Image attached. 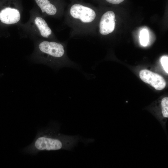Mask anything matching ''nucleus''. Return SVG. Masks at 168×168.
Instances as JSON below:
<instances>
[{
	"label": "nucleus",
	"instance_id": "nucleus-1",
	"mask_svg": "<svg viewBox=\"0 0 168 168\" xmlns=\"http://www.w3.org/2000/svg\"><path fill=\"white\" fill-rule=\"evenodd\" d=\"M59 124L51 123L47 127L38 130L33 142L22 150L25 154L35 155L43 151L70 150L81 140L78 136L63 134L59 131Z\"/></svg>",
	"mask_w": 168,
	"mask_h": 168
},
{
	"label": "nucleus",
	"instance_id": "nucleus-2",
	"mask_svg": "<svg viewBox=\"0 0 168 168\" xmlns=\"http://www.w3.org/2000/svg\"><path fill=\"white\" fill-rule=\"evenodd\" d=\"M64 24L70 29V38L92 36L95 34L98 13L94 8L74 3L64 12Z\"/></svg>",
	"mask_w": 168,
	"mask_h": 168
},
{
	"label": "nucleus",
	"instance_id": "nucleus-3",
	"mask_svg": "<svg viewBox=\"0 0 168 168\" xmlns=\"http://www.w3.org/2000/svg\"><path fill=\"white\" fill-rule=\"evenodd\" d=\"M66 42L42 39L35 44L31 59L58 70L63 67L77 68L78 65L68 57Z\"/></svg>",
	"mask_w": 168,
	"mask_h": 168
},
{
	"label": "nucleus",
	"instance_id": "nucleus-4",
	"mask_svg": "<svg viewBox=\"0 0 168 168\" xmlns=\"http://www.w3.org/2000/svg\"><path fill=\"white\" fill-rule=\"evenodd\" d=\"M31 21L30 26L33 32L44 39L58 40L51 28L42 16H34Z\"/></svg>",
	"mask_w": 168,
	"mask_h": 168
},
{
	"label": "nucleus",
	"instance_id": "nucleus-5",
	"mask_svg": "<svg viewBox=\"0 0 168 168\" xmlns=\"http://www.w3.org/2000/svg\"><path fill=\"white\" fill-rule=\"evenodd\" d=\"M115 16L112 11H107L101 16L99 23V32L102 36H107L114 31L115 25Z\"/></svg>",
	"mask_w": 168,
	"mask_h": 168
},
{
	"label": "nucleus",
	"instance_id": "nucleus-6",
	"mask_svg": "<svg viewBox=\"0 0 168 168\" xmlns=\"http://www.w3.org/2000/svg\"><path fill=\"white\" fill-rule=\"evenodd\" d=\"M139 76L142 81L150 84L157 90H162L166 85V82L162 76L150 70H142L139 73Z\"/></svg>",
	"mask_w": 168,
	"mask_h": 168
},
{
	"label": "nucleus",
	"instance_id": "nucleus-7",
	"mask_svg": "<svg viewBox=\"0 0 168 168\" xmlns=\"http://www.w3.org/2000/svg\"><path fill=\"white\" fill-rule=\"evenodd\" d=\"M44 16L59 19L63 16L64 11L58 8L49 0H35Z\"/></svg>",
	"mask_w": 168,
	"mask_h": 168
},
{
	"label": "nucleus",
	"instance_id": "nucleus-8",
	"mask_svg": "<svg viewBox=\"0 0 168 168\" xmlns=\"http://www.w3.org/2000/svg\"><path fill=\"white\" fill-rule=\"evenodd\" d=\"M21 18L20 11L16 8L7 7L0 12V20L6 24H16L20 21Z\"/></svg>",
	"mask_w": 168,
	"mask_h": 168
},
{
	"label": "nucleus",
	"instance_id": "nucleus-9",
	"mask_svg": "<svg viewBox=\"0 0 168 168\" xmlns=\"http://www.w3.org/2000/svg\"><path fill=\"white\" fill-rule=\"evenodd\" d=\"M139 40L141 44L144 46H146L149 42V34L146 29L142 30L140 34Z\"/></svg>",
	"mask_w": 168,
	"mask_h": 168
},
{
	"label": "nucleus",
	"instance_id": "nucleus-10",
	"mask_svg": "<svg viewBox=\"0 0 168 168\" xmlns=\"http://www.w3.org/2000/svg\"><path fill=\"white\" fill-rule=\"evenodd\" d=\"M161 65L166 72L168 73V57L167 56H164L161 59Z\"/></svg>",
	"mask_w": 168,
	"mask_h": 168
},
{
	"label": "nucleus",
	"instance_id": "nucleus-11",
	"mask_svg": "<svg viewBox=\"0 0 168 168\" xmlns=\"http://www.w3.org/2000/svg\"><path fill=\"white\" fill-rule=\"evenodd\" d=\"M107 2L114 4H118L124 0H105Z\"/></svg>",
	"mask_w": 168,
	"mask_h": 168
}]
</instances>
